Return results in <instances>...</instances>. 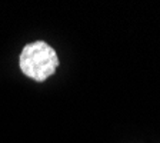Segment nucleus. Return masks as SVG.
<instances>
[{"instance_id":"nucleus-1","label":"nucleus","mask_w":160,"mask_h":143,"mask_svg":"<svg viewBox=\"0 0 160 143\" xmlns=\"http://www.w3.org/2000/svg\"><path fill=\"white\" fill-rule=\"evenodd\" d=\"M59 56L56 50L43 40L27 43L22 49L19 57L20 70L24 76L34 82H44L56 73L59 67Z\"/></svg>"}]
</instances>
